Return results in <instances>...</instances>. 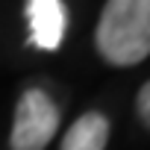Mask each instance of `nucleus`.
<instances>
[{
    "label": "nucleus",
    "instance_id": "1",
    "mask_svg": "<svg viewBox=\"0 0 150 150\" xmlns=\"http://www.w3.org/2000/svg\"><path fill=\"white\" fill-rule=\"evenodd\" d=\"M94 47L115 68L144 62L150 56V0H106L94 27Z\"/></svg>",
    "mask_w": 150,
    "mask_h": 150
},
{
    "label": "nucleus",
    "instance_id": "5",
    "mask_svg": "<svg viewBox=\"0 0 150 150\" xmlns=\"http://www.w3.org/2000/svg\"><path fill=\"white\" fill-rule=\"evenodd\" d=\"M135 115H138V121L150 129V80L138 88V94H135Z\"/></svg>",
    "mask_w": 150,
    "mask_h": 150
},
{
    "label": "nucleus",
    "instance_id": "3",
    "mask_svg": "<svg viewBox=\"0 0 150 150\" xmlns=\"http://www.w3.org/2000/svg\"><path fill=\"white\" fill-rule=\"evenodd\" d=\"M30 44L38 50H59L68 33V6L65 0H27L24 6Z\"/></svg>",
    "mask_w": 150,
    "mask_h": 150
},
{
    "label": "nucleus",
    "instance_id": "2",
    "mask_svg": "<svg viewBox=\"0 0 150 150\" xmlns=\"http://www.w3.org/2000/svg\"><path fill=\"white\" fill-rule=\"evenodd\" d=\"M59 124H62L59 103L41 86H30L15 103L9 147L12 150H44L59 132Z\"/></svg>",
    "mask_w": 150,
    "mask_h": 150
},
{
    "label": "nucleus",
    "instance_id": "4",
    "mask_svg": "<svg viewBox=\"0 0 150 150\" xmlns=\"http://www.w3.org/2000/svg\"><path fill=\"white\" fill-rule=\"evenodd\" d=\"M112 124L103 112H86L65 129L59 150H106Z\"/></svg>",
    "mask_w": 150,
    "mask_h": 150
}]
</instances>
